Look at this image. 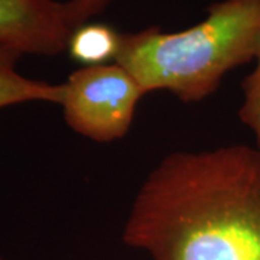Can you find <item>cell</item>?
<instances>
[{
	"label": "cell",
	"mask_w": 260,
	"mask_h": 260,
	"mask_svg": "<svg viewBox=\"0 0 260 260\" xmlns=\"http://www.w3.org/2000/svg\"><path fill=\"white\" fill-rule=\"evenodd\" d=\"M123 242L150 260H260V149L169 153L140 185Z\"/></svg>",
	"instance_id": "cell-1"
},
{
	"label": "cell",
	"mask_w": 260,
	"mask_h": 260,
	"mask_svg": "<svg viewBox=\"0 0 260 260\" xmlns=\"http://www.w3.org/2000/svg\"><path fill=\"white\" fill-rule=\"evenodd\" d=\"M260 0H220L207 18L179 32L149 26L121 34L116 62L146 91L168 90L179 100H204L232 70L254 59Z\"/></svg>",
	"instance_id": "cell-2"
},
{
	"label": "cell",
	"mask_w": 260,
	"mask_h": 260,
	"mask_svg": "<svg viewBox=\"0 0 260 260\" xmlns=\"http://www.w3.org/2000/svg\"><path fill=\"white\" fill-rule=\"evenodd\" d=\"M145 94L133 75L117 62L81 67L62 83L59 106L74 132L109 143L126 136Z\"/></svg>",
	"instance_id": "cell-3"
},
{
	"label": "cell",
	"mask_w": 260,
	"mask_h": 260,
	"mask_svg": "<svg viewBox=\"0 0 260 260\" xmlns=\"http://www.w3.org/2000/svg\"><path fill=\"white\" fill-rule=\"evenodd\" d=\"M73 34L65 2L0 0V48L19 55H58Z\"/></svg>",
	"instance_id": "cell-4"
},
{
	"label": "cell",
	"mask_w": 260,
	"mask_h": 260,
	"mask_svg": "<svg viewBox=\"0 0 260 260\" xmlns=\"http://www.w3.org/2000/svg\"><path fill=\"white\" fill-rule=\"evenodd\" d=\"M20 55L0 48V109L29 102L61 104L62 83L49 84L23 77L18 71Z\"/></svg>",
	"instance_id": "cell-5"
},
{
	"label": "cell",
	"mask_w": 260,
	"mask_h": 260,
	"mask_svg": "<svg viewBox=\"0 0 260 260\" xmlns=\"http://www.w3.org/2000/svg\"><path fill=\"white\" fill-rule=\"evenodd\" d=\"M121 34L106 23L87 22L75 28L68 41V54L83 67L110 64L117 59Z\"/></svg>",
	"instance_id": "cell-6"
},
{
	"label": "cell",
	"mask_w": 260,
	"mask_h": 260,
	"mask_svg": "<svg viewBox=\"0 0 260 260\" xmlns=\"http://www.w3.org/2000/svg\"><path fill=\"white\" fill-rule=\"evenodd\" d=\"M254 68L242 84L243 103L239 119L260 142V41L254 54Z\"/></svg>",
	"instance_id": "cell-7"
},
{
	"label": "cell",
	"mask_w": 260,
	"mask_h": 260,
	"mask_svg": "<svg viewBox=\"0 0 260 260\" xmlns=\"http://www.w3.org/2000/svg\"><path fill=\"white\" fill-rule=\"evenodd\" d=\"M112 2L113 0H67L65 8L73 30L87 22H91V19L99 16Z\"/></svg>",
	"instance_id": "cell-8"
},
{
	"label": "cell",
	"mask_w": 260,
	"mask_h": 260,
	"mask_svg": "<svg viewBox=\"0 0 260 260\" xmlns=\"http://www.w3.org/2000/svg\"><path fill=\"white\" fill-rule=\"evenodd\" d=\"M0 260H5V259H3V257H2V256H0Z\"/></svg>",
	"instance_id": "cell-9"
}]
</instances>
